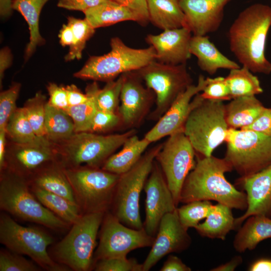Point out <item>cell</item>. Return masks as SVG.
Instances as JSON below:
<instances>
[{
    "mask_svg": "<svg viewBox=\"0 0 271 271\" xmlns=\"http://www.w3.org/2000/svg\"><path fill=\"white\" fill-rule=\"evenodd\" d=\"M123 76L117 112L122 127L127 130L135 129L149 114L156 95L152 89L143 85L137 71L124 73Z\"/></svg>",
    "mask_w": 271,
    "mask_h": 271,
    "instance_id": "15",
    "label": "cell"
},
{
    "mask_svg": "<svg viewBox=\"0 0 271 271\" xmlns=\"http://www.w3.org/2000/svg\"><path fill=\"white\" fill-rule=\"evenodd\" d=\"M99 89L98 84L94 81L86 88L87 100L79 105L69 106L65 111L74 122L75 132L89 131L93 116L98 109L96 97Z\"/></svg>",
    "mask_w": 271,
    "mask_h": 271,
    "instance_id": "35",
    "label": "cell"
},
{
    "mask_svg": "<svg viewBox=\"0 0 271 271\" xmlns=\"http://www.w3.org/2000/svg\"><path fill=\"white\" fill-rule=\"evenodd\" d=\"M21 87L20 83L15 82L0 93V129H6L10 117L18 108L16 101Z\"/></svg>",
    "mask_w": 271,
    "mask_h": 271,
    "instance_id": "42",
    "label": "cell"
},
{
    "mask_svg": "<svg viewBox=\"0 0 271 271\" xmlns=\"http://www.w3.org/2000/svg\"><path fill=\"white\" fill-rule=\"evenodd\" d=\"M269 217L271 218V207H270V210L269 213Z\"/></svg>",
    "mask_w": 271,
    "mask_h": 271,
    "instance_id": "58",
    "label": "cell"
},
{
    "mask_svg": "<svg viewBox=\"0 0 271 271\" xmlns=\"http://www.w3.org/2000/svg\"><path fill=\"white\" fill-rule=\"evenodd\" d=\"M138 13L148 23L149 15L147 0H113Z\"/></svg>",
    "mask_w": 271,
    "mask_h": 271,
    "instance_id": "49",
    "label": "cell"
},
{
    "mask_svg": "<svg viewBox=\"0 0 271 271\" xmlns=\"http://www.w3.org/2000/svg\"><path fill=\"white\" fill-rule=\"evenodd\" d=\"M163 144L145 152L131 169L119 176L110 211L131 228L144 227L140 211V195Z\"/></svg>",
    "mask_w": 271,
    "mask_h": 271,
    "instance_id": "6",
    "label": "cell"
},
{
    "mask_svg": "<svg viewBox=\"0 0 271 271\" xmlns=\"http://www.w3.org/2000/svg\"><path fill=\"white\" fill-rule=\"evenodd\" d=\"M151 143L136 134L130 137L117 153L110 156L101 169L120 175L131 169L140 160Z\"/></svg>",
    "mask_w": 271,
    "mask_h": 271,
    "instance_id": "27",
    "label": "cell"
},
{
    "mask_svg": "<svg viewBox=\"0 0 271 271\" xmlns=\"http://www.w3.org/2000/svg\"><path fill=\"white\" fill-rule=\"evenodd\" d=\"M225 106L223 101L204 99L199 93L198 102L189 114L183 130L198 155L210 157L225 142L229 127Z\"/></svg>",
    "mask_w": 271,
    "mask_h": 271,
    "instance_id": "8",
    "label": "cell"
},
{
    "mask_svg": "<svg viewBox=\"0 0 271 271\" xmlns=\"http://www.w3.org/2000/svg\"><path fill=\"white\" fill-rule=\"evenodd\" d=\"M191 268L178 257L170 255L160 269V271H191Z\"/></svg>",
    "mask_w": 271,
    "mask_h": 271,
    "instance_id": "51",
    "label": "cell"
},
{
    "mask_svg": "<svg viewBox=\"0 0 271 271\" xmlns=\"http://www.w3.org/2000/svg\"><path fill=\"white\" fill-rule=\"evenodd\" d=\"M110 45V52L101 56H90L74 76L107 82L124 73L137 71L156 60V52L152 46L144 49L132 48L117 37L111 39Z\"/></svg>",
    "mask_w": 271,
    "mask_h": 271,
    "instance_id": "4",
    "label": "cell"
},
{
    "mask_svg": "<svg viewBox=\"0 0 271 271\" xmlns=\"http://www.w3.org/2000/svg\"><path fill=\"white\" fill-rule=\"evenodd\" d=\"M65 87L69 106H76L87 100V95L82 92L75 85L72 84Z\"/></svg>",
    "mask_w": 271,
    "mask_h": 271,
    "instance_id": "50",
    "label": "cell"
},
{
    "mask_svg": "<svg viewBox=\"0 0 271 271\" xmlns=\"http://www.w3.org/2000/svg\"><path fill=\"white\" fill-rule=\"evenodd\" d=\"M236 184L245 191L247 208L245 213L235 219V228L250 216H269L271 207V164L260 172L246 178H238Z\"/></svg>",
    "mask_w": 271,
    "mask_h": 271,
    "instance_id": "22",
    "label": "cell"
},
{
    "mask_svg": "<svg viewBox=\"0 0 271 271\" xmlns=\"http://www.w3.org/2000/svg\"><path fill=\"white\" fill-rule=\"evenodd\" d=\"M6 130L7 135L15 144H38L51 142L47 139L41 138L36 135L24 107H18L12 114Z\"/></svg>",
    "mask_w": 271,
    "mask_h": 271,
    "instance_id": "34",
    "label": "cell"
},
{
    "mask_svg": "<svg viewBox=\"0 0 271 271\" xmlns=\"http://www.w3.org/2000/svg\"><path fill=\"white\" fill-rule=\"evenodd\" d=\"M212 206L211 202L207 200L186 203L177 209L180 222L187 229L190 227L194 228L201 220L206 218Z\"/></svg>",
    "mask_w": 271,
    "mask_h": 271,
    "instance_id": "40",
    "label": "cell"
},
{
    "mask_svg": "<svg viewBox=\"0 0 271 271\" xmlns=\"http://www.w3.org/2000/svg\"><path fill=\"white\" fill-rule=\"evenodd\" d=\"M49 0H13L12 8L19 12L28 23L30 41L24 55L26 62L33 54L38 46L45 43L39 31V18L44 6Z\"/></svg>",
    "mask_w": 271,
    "mask_h": 271,
    "instance_id": "29",
    "label": "cell"
},
{
    "mask_svg": "<svg viewBox=\"0 0 271 271\" xmlns=\"http://www.w3.org/2000/svg\"><path fill=\"white\" fill-rule=\"evenodd\" d=\"M225 79L232 99L263 92L257 77L245 66L230 70Z\"/></svg>",
    "mask_w": 271,
    "mask_h": 271,
    "instance_id": "36",
    "label": "cell"
},
{
    "mask_svg": "<svg viewBox=\"0 0 271 271\" xmlns=\"http://www.w3.org/2000/svg\"><path fill=\"white\" fill-rule=\"evenodd\" d=\"M207 83V78L200 75L197 84H192L178 96L144 138L152 143L183 131L187 117L198 102L199 93L202 91Z\"/></svg>",
    "mask_w": 271,
    "mask_h": 271,
    "instance_id": "17",
    "label": "cell"
},
{
    "mask_svg": "<svg viewBox=\"0 0 271 271\" xmlns=\"http://www.w3.org/2000/svg\"><path fill=\"white\" fill-rule=\"evenodd\" d=\"M177 209L162 218L151 249L142 263L143 271L149 270L167 254L181 252L191 245V238L180 222Z\"/></svg>",
    "mask_w": 271,
    "mask_h": 271,
    "instance_id": "18",
    "label": "cell"
},
{
    "mask_svg": "<svg viewBox=\"0 0 271 271\" xmlns=\"http://www.w3.org/2000/svg\"><path fill=\"white\" fill-rule=\"evenodd\" d=\"M149 21L163 30L185 27V16L178 0H147Z\"/></svg>",
    "mask_w": 271,
    "mask_h": 271,
    "instance_id": "31",
    "label": "cell"
},
{
    "mask_svg": "<svg viewBox=\"0 0 271 271\" xmlns=\"http://www.w3.org/2000/svg\"><path fill=\"white\" fill-rule=\"evenodd\" d=\"M135 129L121 133L102 135L89 131L75 132L56 149L64 168L85 166L101 168L106 160L131 136Z\"/></svg>",
    "mask_w": 271,
    "mask_h": 271,
    "instance_id": "5",
    "label": "cell"
},
{
    "mask_svg": "<svg viewBox=\"0 0 271 271\" xmlns=\"http://www.w3.org/2000/svg\"><path fill=\"white\" fill-rule=\"evenodd\" d=\"M64 171L82 214L110 211L120 175L87 166Z\"/></svg>",
    "mask_w": 271,
    "mask_h": 271,
    "instance_id": "7",
    "label": "cell"
},
{
    "mask_svg": "<svg viewBox=\"0 0 271 271\" xmlns=\"http://www.w3.org/2000/svg\"><path fill=\"white\" fill-rule=\"evenodd\" d=\"M156 95V107L148 119L158 121L178 96L193 84L186 64L170 65L154 60L137 71Z\"/></svg>",
    "mask_w": 271,
    "mask_h": 271,
    "instance_id": "12",
    "label": "cell"
},
{
    "mask_svg": "<svg viewBox=\"0 0 271 271\" xmlns=\"http://www.w3.org/2000/svg\"><path fill=\"white\" fill-rule=\"evenodd\" d=\"M22 254L14 252L8 249L0 251L1 271H40L42 268Z\"/></svg>",
    "mask_w": 271,
    "mask_h": 271,
    "instance_id": "41",
    "label": "cell"
},
{
    "mask_svg": "<svg viewBox=\"0 0 271 271\" xmlns=\"http://www.w3.org/2000/svg\"><path fill=\"white\" fill-rule=\"evenodd\" d=\"M46 97L41 91L28 99L23 106L28 119L36 135L41 138L47 139L45 128V106Z\"/></svg>",
    "mask_w": 271,
    "mask_h": 271,
    "instance_id": "38",
    "label": "cell"
},
{
    "mask_svg": "<svg viewBox=\"0 0 271 271\" xmlns=\"http://www.w3.org/2000/svg\"><path fill=\"white\" fill-rule=\"evenodd\" d=\"M195 155L190 142L181 131L168 137L156 157L177 206L184 181L195 165Z\"/></svg>",
    "mask_w": 271,
    "mask_h": 271,
    "instance_id": "14",
    "label": "cell"
},
{
    "mask_svg": "<svg viewBox=\"0 0 271 271\" xmlns=\"http://www.w3.org/2000/svg\"><path fill=\"white\" fill-rule=\"evenodd\" d=\"M207 79L208 83L200 93L203 98L222 101L232 99L225 77L219 76Z\"/></svg>",
    "mask_w": 271,
    "mask_h": 271,
    "instance_id": "44",
    "label": "cell"
},
{
    "mask_svg": "<svg viewBox=\"0 0 271 271\" xmlns=\"http://www.w3.org/2000/svg\"><path fill=\"white\" fill-rule=\"evenodd\" d=\"M178 1H179V0H178Z\"/></svg>",
    "mask_w": 271,
    "mask_h": 271,
    "instance_id": "59",
    "label": "cell"
},
{
    "mask_svg": "<svg viewBox=\"0 0 271 271\" xmlns=\"http://www.w3.org/2000/svg\"><path fill=\"white\" fill-rule=\"evenodd\" d=\"M231 209L219 203L213 205L204 222L199 223L194 228L202 236L225 240L227 234L235 228V218Z\"/></svg>",
    "mask_w": 271,
    "mask_h": 271,
    "instance_id": "30",
    "label": "cell"
},
{
    "mask_svg": "<svg viewBox=\"0 0 271 271\" xmlns=\"http://www.w3.org/2000/svg\"><path fill=\"white\" fill-rule=\"evenodd\" d=\"M28 180L30 186L60 195L77 205L64 168L58 161L44 167Z\"/></svg>",
    "mask_w": 271,
    "mask_h": 271,
    "instance_id": "25",
    "label": "cell"
},
{
    "mask_svg": "<svg viewBox=\"0 0 271 271\" xmlns=\"http://www.w3.org/2000/svg\"><path fill=\"white\" fill-rule=\"evenodd\" d=\"M58 36L60 43L63 47H70L73 45L74 41L73 32L67 24L62 26Z\"/></svg>",
    "mask_w": 271,
    "mask_h": 271,
    "instance_id": "53",
    "label": "cell"
},
{
    "mask_svg": "<svg viewBox=\"0 0 271 271\" xmlns=\"http://www.w3.org/2000/svg\"><path fill=\"white\" fill-rule=\"evenodd\" d=\"M224 157L240 179L249 177L271 164V135L249 129L229 128Z\"/></svg>",
    "mask_w": 271,
    "mask_h": 271,
    "instance_id": "10",
    "label": "cell"
},
{
    "mask_svg": "<svg viewBox=\"0 0 271 271\" xmlns=\"http://www.w3.org/2000/svg\"><path fill=\"white\" fill-rule=\"evenodd\" d=\"M242 258L240 255L233 257L230 261L225 263L218 265L211 269L212 271H233L241 264Z\"/></svg>",
    "mask_w": 271,
    "mask_h": 271,
    "instance_id": "54",
    "label": "cell"
},
{
    "mask_svg": "<svg viewBox=\"0 0 271 271\" xmlns=\"http://www.w3.org/2000/svg\"><path fill=\"white\" fill-rule=\"evenodd\" d=\"M0 207L21 220L53 230L64 229L70 225L38 200L27 178L7 168L1 171Z\"/></svg>",
    "mask_w": 271,
    "mask_h": 271,
    "instance_id": "3",
    "label": "cell"
},
{
    "mask_svg": "<svg viewBox=\"0 0 271 271\" xmlns=\"http://www.w3.org/2000/svg\"><path fill=\"white\" fill-rule=\"evenodd\" d=\"M144 189L146 193L144 228L149 235L155 237L162 218L177 208L164 175L156 160Z\"/></svg>",
    "mask_w": 271,
    "mask_h": 271,
    "instance_id": "16",
    "label": "cell"
},
{
    "mask_svg": "<svg viewBox=\"0 0 271 271\" xmlns=\"http://www.w3.org/2000/svg\"><path fill=\"white\" fill-rule=\"evenodd\" d=\"M7 132L6 129H0V170L6 168V156L7 153Z\"/></svg>",
    "mask_w": 271,
    "mask_h": 271,
    "instance_id": "55",
    "label": "cell"
},
{
    "mask_svg": "<svg viewBox=\"0 0 271 271\" xmlns=\"http://www.w3.org/2000/svg\"><path fill=\"white\" fill-rule=\"evenodd\" d=\"M122 126L121 118L118 112L97 109L92 119L89 131L94 133L105 132Z\"/></svg>",
    "mask_w": 271,
    "mask_h": 271,
    "instance_id": "45",
    "label": "cell"
},
{
    "mask_svg": "<svg viewBox=\"0 0 271 271\" xmlns=\"http://www.w3.org/2000/svg\"><path fill=\"white\" fill-rule=\"evenodd\" d=\"M265 107L255 96L233 98L225 104V119L229 128L243 129L251 124Z\"/></svg>",
    "mask_w": 271,
    "mask_h": 271,
    "instance_id": "28",
    "label": "cell"
},
{
    "mask_svg": "<svg viewBox=\"0 0 271 271\" xmlns=\"http://www.w3.org/2000/svg\"><path fill=\"white\" fill-rule=\"evenodd\" d=\"M92 268L96 271H143V265L134 258L111 257L97 260Z\"/></svg>",
    "mask_w": 271,
    "mask_h": 271,
    "instance_id": "43",
    "label": "cell"
},
{
    "mask_svg": "<svg viewBox=\"0 0 271 271\" xmlns=\"http://www.w3.org/2000/svg\"><path fill=\"white\" fill-rule=\"evenodd\" d=\"M83 13L85 18L94 29L128 21L142 25L147 23L138 13L113 0L89 9Z\"/></svg>",
    "mask_w": 271,
    "mask_h": 271,
    "instance_id": "24",
    "label": "cell"
},
{
    "mask_svg": "<svg viewBox=\"0 0 271 271\" xmlns=\"http://www.w3.org/2000/svg\"><path fill=\"white\" fill-rule=\"evenodd\" d=\"M7 150L6 168L28 179L47 165L58 161L53 143L18 144Z\"/></svg>",
    "mask_w": 271,
    "mask_h": 271,
    "instance_id": "19",
    "label": "cell"
},
{
    "mask_svg": "<svg viewBox=\"0 0 271 271\" xmlns=\"http://www.w3.org/2000/svg\"><path fill=\"white\" fill-rule=\"evenodd\" d=\"M45 128L47 138L52 143H60L75 133L74 122L64 110L50 105L45 106Z\"/></svg>",
    "mask_w": 271,
    "mask_h": 271,
    "instance_id": "32",
    "label": "cell"
},
{
    "mask_svg": "<svg viewBox=\"0 0 271 271\" xmlns=\"http://www.w3.org/2000/svg\"><path fill=\"white\" fill-rule=\"evenodd\" d=\"M248 270L250 271H271V259H257L250 265Z\"/></svg>",
    "mask_w": 271,
    "mask_h": 271,
    "instance_id": "56",
    "label": "cell"
},
{
    "mask_svg": "<svg viewBox=\"0 0 271 271\" xmlns=\"http://www.w3.org/2000/svg\"><path fill=\"white\" fill-rule=\"evenodd\" d=\"M193 35L187 28L169 29L158 35H148L147 42L154 47L156 60L170 64H186L191 58L190 45Z\"/></svg>",
    "mask_w": 271,
    "mask_h": 271,
    "instance_id": "21",
    "label": "cell"
},
{
    "mask_svg": "<svg viewBox=\"0 0 271 271\" xmlns=\"http://www.w3.org/2000/svg\"><path fill=\"white\" fill-rule=\"evenodd\" d=\"M190 50L197 58L199 67L210 75H214L219 69L230 70L240 67L220 52L206 35H193Z\"/></svg>",
    "mask_w": 271,
    "mask_h": 271,
    "instance_id": "23",
    "label": "cell"
},
{
    "mask_svg": "<svg viewBox=\"0 0 271 271\" xmlns=\"http://www.w3.org/2000/svg\"><path fill=\"white\" fill-rule=\"evenodd\" d=\"M235 236L233 245L236 251L254 249L261 241L271 239V218L264 215L248 217Z\"/></svg>",
    "mask_w": 271,
    "mask_h": 271,
    "instance_id": "26",
    "label": "cell"
},
{
    "mask_svg": "<svg viewBox=\"0 0 271 271\" xmlns=\"http://www.w3.org/2000/svg\"><path fill=\"white\" fill-rule=\"evenodd\" d=\"M231 0H179L185 16V28L193 35L205 36L216 31L224 17L225 6Z\"/></svg>",
    "mask_w": 271,
    "mask_h": 271,
    "instance_id": "20",
    "label": "cell"
},
{
    "mask_svg": "<svg viewBox=\"0 0 271 271\" xmlns=\"http://www.w3.org/2000/svg\"><path fill=\"white\" fill-rule=\"evenodd\" d=\"M270 27L271 7L257 3L242 11L229 29L231 51L242 66L253 73H271V62L265 56Z\"/></svg>",
    "mask_w": 271,
    "mask_h": 271,
    "instance_id": "2",
    "label": "cell"
},
{
    "mask_svg": "<svg viewBox=\"0 0 271 271\" xmlns=\"http://www.w3.org/2000/svg\"><path fill=\"white\" fill-rule=\"evenodd\" d=\"M0 242L14 252L29 256L42 269L49 271L69 269L49 254L47 248L53 242L51 236L38 228L20 225L6 213L0 215Z\"/></svg>",
    "mask_w": 271,
    "mask_h": 271,
    "instance_id": "11",
    "label": "cell"
},
{
    "mask_svg": "<svg viewBox=\"0 0 271 271\" xmlns=\"http://www.w3.org/2000/svg\"><path fill=\"white\" fill-rule=\"evenodd\" d=\"M233 170L224 158L198 155L194 167L183 185L180 203L215 201L231 209L246 210L248 205L246 193L237 190L225 176L226 173Z\"/></svg>",
    "mask_w": 271,
    "mask_h": 271,
    "instance_id": "1",
    "label": "cell"
},
{
    "mask_svg": "<svg viewBox=\"0 0 271 271\" xmlns=\"http://www.w3.org/2000/svg\"><path fill=\"white\" fill-rule=\"evenodd\" d=\"M67 24L71 28L74 38L73 45L69 47V51L64 57L65 60L68 62L81 58L86 42L94 34L95 29L85 18L81 19L69 17Z\"/></svg>",
    "mask_w": 271,
    "mask_h": 271,
    "instance_id": "37",
    "label": "cell"
},
{
    "mask_svg": "<svg viewBox=\"0 0 271 271\" xmlns=\"http://www.w3.org/2000/svg\"><path fill=\"white\" fill-rule=\"evenodd\" d=\"M12 54L10 48L5 47L0 51V84L2 87L4 72L12 63Z\"/></svg>",
    "mask_w": 271,
    "mask_h": 271,
    "instance_id": "52",
    "label": "cell"
},
{
    "mask_svg": "<svg viewBox=\"0 0 271 271\" xmlns=\"http://www.w3.org/2000/svg\"><path fill=\"white\" fill-rule=\"evenodd\" d=\"M13 0H0V15L2 18L10 16L13 12Z\"/></svg>",
    "mask_w": 271,
    "mask_h": 271,
    "instance_id": "57",
    "label": "cell"
},
{
    "mask_svg": "<svg viewBox=\"0 0 271 271\" xmlns=\"http://www.w3.org/2000/svg\"><path fill=\"white\" fill-rule=\"evenodd\" d=\"M123 78V74L116 79L106 82L102 89L100 88L96 97L98 110L117 112Z\"/></svg>",
    "mask_w": 271,
    "mask_h": 271,
    "instance_id": "39",
    "label": "cell"
},
{
    "mask_svg": "<svg viewBox=\"0 0 271 271\" xmlns=\"http://www.w3.org/2000/svg\"><path fill=\"white\" fill-rule=\"evenodd\" d=\"M109 0H58L57 6L69 10L84 12Z\"/></svg>",
    "mask_w": 271,
    "mask_h": 271,
    "instance_id": "48",
    "label": "cell"
},
{
    "mask_svg": "<svg viewBox=\"0 0 271 271\" xmlns=\"http://www.w3.org/2000/svg\"><path fill=\"white\" fill-rule=\"evenodd\" d=\"M242 129H249L271 135V108L265 107L256 119Z\"/></svg>",
    "mask_w": 271,
    "mask_h": 271,
    "instance_id": "47",
    "label": "cell"
},
{
    "mask_svg": "<svg viewBox=\"0 0 271 271\" xmlns=\"http://www.w3.org/2000/svg\"><path fill=\"white\" fill-rule=\"evenodd\" d=\"M30 187L45 207L69 225H72L82 215L78 206L68 199L39 188Z\"/></svg>",
    "mask_w": 271,
    "mask_h": 271,
    "instance_id": "33",
    "label": "cell"
},
{
    "mask_svg": "<svg viewBox=\"0 0 271 271\" xmlns=\"http://www.w3.org/2000/svg\"><path fill=\"white\" fill-rule=\"evenodd\" d=\"M105 213L82 214L54 247V260L75 271L92 269L96 239Z\"/></svg>",
    "mask_w": 271,
    "mask_h": 271,
    "instance_id": "9",
    "label": "cell"
},
{
    "mask_svg": "<svg viewBox=\"0 0 271 271\" xmlns=\"http://www.w3.org/2000/svg\"><path fill=\"white\" fill-rule=\"evenodd\" d=\"M100 229L93 264L101 259L127 257L133 250L151 247L155 239L144 227L136 229L125 225L110 211L104 214Z\"/></svg>",
    "mask_w": 271,
    "mask_h": 271,
    "instance_id": "13",
    "label": "cell"
},
{
    "mask_svg": "<svg viewBox=\"0 0 271 271\" xmlns=\"http://www.w3.org/2000/svg\"><path fill=\"white\" fill-rule=\"evenodd\" d=\"M49 98L47 102L51 105L66 111L69 107L66 87L50 82L47 86Z\"/></svg>",
    "mask_w": 271,
    "mask_h": 271,
    "instance_id": "46",
    "label": "cell"
}]
</instances>
